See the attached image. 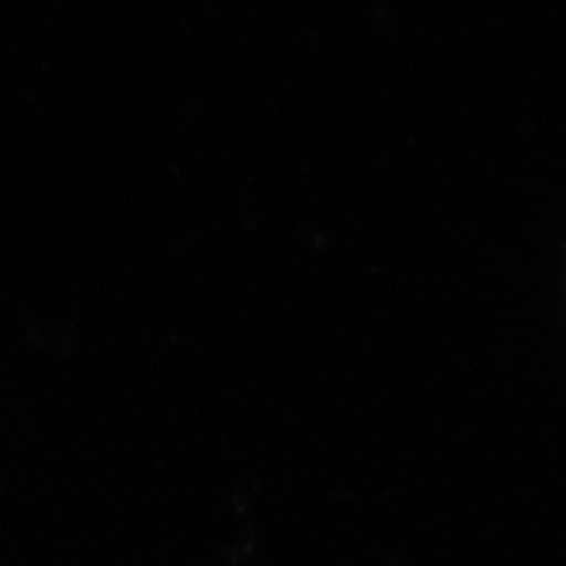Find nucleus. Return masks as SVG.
<instances>
[]
</instances>
